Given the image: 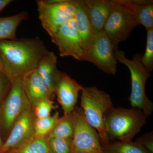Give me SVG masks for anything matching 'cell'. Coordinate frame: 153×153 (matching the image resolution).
<instances>
[{
	"instance_id": "obj_1",
	"label": "cell",
	"mask_w": 153,
	"mask_h": 153,
	"mask_svg": "<svg viewBox=\"0 0 153 153\" xmlns=\"http://www.w3.org/2000/svg\"><path fill=\"white\" fill-rule=\"evenodd\" d=\"M48 50L38 38L0 41L4 74L10 82L36 70Z\"/></svg>"
},
{
	"instance_id": "obj_2",
	"label": "cell",
	"mask_w": 153,
	"mask_h": 153,
	"mask_svg": "<svg viewBox=\"0 0 153 153\" xmlns=\"http://www.w3.org/2000/svg\"><path fill=\"white\" fill-rule=\"evenodd\" d=\"M146 116L138 108L112 107L104 117L105 131L109 140L132 141L146 123Z\"/></svg>"
},
{
	"instance_id": "obj_3",
	"label": "cell",
	"mask_w": 153,
	"mask_h": 153,
	"mask_svg": "<svg viewBox=\"0 0 153 153\" xmlns=\"http://www.w3.org/2000/svg\"><path fill=\"white\" fill-rule=\"evenodd\" d=\"M80 93V107L85 119L97 131L102 146L108 144L109 140L105 128L104 117L113 107L110 96L95 86H83Z\"/></svg>"
},
{
	"instance_id": "obj_4",
	"label": "cell",
	"mask_w": 153,
	"mask_h": 153,
	"mask_svg": "<svg viewBox=\"0 0 153 153\" xmlns=\"http://www.w3.org/2000/svg\"><path fill=\"white\" fill-rule=\"evenodd\" d=\"M115 55L117 60L125 65L129 70L131 79V92L128 98L131 107L142 111L146 117L152 114L153 103L146 94V84L151 72L148 71L140 61L141 56L135 55L132 60L126 57L124 52L116 50Z\"/></svg>"
},
{
	"instance_id": "obj_5",
	"label": "cell",
	"mask_w": 153,
	"mask_h": 153,
	"mask_svg": "<svg viewBox=\"0 0 153 153\" xmlns=\"http://www.w3.org/2000/svg\"><path fill=\"white\" fill-rule=\"evenodd\" d=\"M139 23L133 11L123 0H114V4L103 30L115 50L119 44L129 38Z\"/></svg>"
},
{
	"instance_id": "obj_6",
	"label": "cell",
	"mask_w": 153,
	"mask_h": 153,
	"mask_svg": "<svg viewBox=\"0 0 153 153\" xmlns=\"http://www.w3.org/2000/svg\"><path fill=\"white\" fill-rule=\"evenodd\" d=\"M37 4L38 18L50 37L74 18L75 8L71 0H41L37 1Z\"/></svg>"
},
{
	"instance_id": "obj_7",
	"label": "cell",
	"mask_w": 153,
	"mask_h": 153,
	"mask_svg": "<svg viewBox=\"0 0 153 153\" xmlns=\"http://www.w3.org/2000/svg\"><path fill=\"white\" fill-rule=\"evenodd\" d=\"M115 51L104 30H100L94 34L85 52V61L92 63L107 74L114 75L117 71Z\"/></svg>"
},
{
	"instance_id": "obj_8",
	"label": "cell",
	"mask_w": 153,
	"mask_h": 153,
	"mask_svg": "<svg viewBox=\"0 0 153 153\" xmlns=\"http://www.w3.org/2000/svg\"><path fill=\"white\" fill-rule=\"evenodd\" d=\"M72 117L74 132L71 153H104L98 133L87 122L80 107H75Z\"/></svg>"
},
{
	"instance_id": "obj_9",
	"label": "cell",
	"mask_w": 153,
	"mask_h": 153,
	"mask_svg": "<svg viewBox=\"0 0 153 153\" xmlns=\"http://www.w3.org/2000/svg\"><path fill=\"white\" fill-rule=\"evenodd\" d=\"M30 105L22 79L11 82L8 93L0 104V130L10 133L15 121Z\"/></svg>"
},
{
	"instance_id": "obj_10",
	"label": "cell",
	"mask_w": 153,
	"mask_h": 153,
	"mask_svg": "<svg viewBox=\"0 0 153 153\" xmlns=\"http://www.w3.org/2000/svg\"><path fill=\"white\" fill-rule=\"evenodd\" d=\"M50 37L58 48L60 57H71L79 61L85 60V50L74 18L63 24Z\"/></svg>"
},
{
	"instance_id": "obj_11",
	"label": "cell",
	"mask_w": 153,
	"mask_h": 153,
	"mask_svg": "<svg viewBox=\"0 0 153 153\" xmlns=\"http://www.w3.org/2000/svg\"><path fill=\"white\" fill-rule=\"evenodd\" d=\"M35 118L33 108L30 105L15 121L0 153L16 152L32 140L35 137Z\"/></svg>"
},
{
	"instance_id": "obj_12",
	"label": "cell",
	"mask_w": 153,
	"mask_h": 153,
	"mask_svg": "<svg viewBox=\"0 0 153 153\" xmlns=\"http://www.w3.org/2000/svg\"><path fill=\"white\" fill-rule=\"evenodd\" d=\"M82 87L68 74L62 72L55 94L64 114H69L73 112Z\"/></svg>"
},
{
	"instance_id": "obj_13",
	"label": "cell",
	"mask_w": 153,
	"mask_h": 153,
	"mask_svg": "<svg viewBox=\"0 0 153 153\" xmlns=\"http://www.w3.org/2000/svg\"><path fill=\"white\" fill-rule=\"evenodd\" d=\"M22 81L23 89L32 107L44 100H52L55 95L45 85L36 69L25 75Z\"/></svg>"
},
{
	"instance_id": "obj_14",
	"label": "cell",
	"mask_w": 153,
	"mask_h": 153,
	"mask_svg": "<svg viewBox=\"0 0 153 153\" xmlns=\"http://www.w3.org/2000/svg\"><path fill=\"white\" fill-rule=\"evenodd\" d=\"M57 60L55 53L48 51L41 59L36 69L45 85L55 95L62 73L57 68Z\"/></svg>"
},
{
	"instance_id": "obj_15",
	"label": "cell",
	"mask_w": 153,
	"mask_h": 153,
	"mask_svg": "<svg viewBox=\"0 0 153 153\" xmlns=\"http://www.w3.org/2000/svg\"><path fill=\"white\" fill-rule=\"evenodd\" d=\"M71 1L75 7V25L85 53L94 34L90 16L84 0H71Z\"/></svg>"
},
{
	"instance_id": "obj_16",
	"label": "cell",
	"mask_w": 153,
	"mask_h": 153,
	"mask_svg": "<svg viewBox=\"0 0 153 153\" xmlns=\"http://www.w3.org/2000/svg\"><path fill=\"white\" fill-rule=\"evenodd\" d=\"M94 33L103 30L111 12L114 0H84Z\"/></svg>"
},
{
	"instance_id": "obj_17",
	"label": "cell",
	"mask_w": 153,
	"mask_h": 153,
	"mask_svg": "<svg viewBox=\"0 0 153 153\" xmlns=\"http://www.w3.org/2000/svg\"><path fill=\"white\" fill-rule=\"evenodd\" d=\"M132 10L139 24L146 30L153 28V1L149 0H123Z\"/></svg>"
},
{
	"instance_id": "obj_18",
	"label": "cell",
	"mask_w": 153,
	"mask_h": 153,
	"mask_svg": "<svg viewBox=\"0 0 153 153\" xmlns=\"http://www.w3.org/2000/svg\"><path fill=\"white\" fill-rule=\"evenodd\" d=\"M28 18L29 14L25 11L10 16L0 17V41L16 40L17 28Z\"/></svg>"
},
{
	"instance_id": "obj_19",
	"label": "cell",
	"mask_w": 153,
	"mask_h": 153,
	"mask_svg": "<svg viewBox=\"0 0 153 153\" xmlns=\"http://www.w3.org/2000/svg\"><path fill=\"white\" fill-rule=\"evenodd\" d=\"M74 132L72 112L59 118L55 126L46 136L48 137L72 138Z\"/></svg>"
},
{
	"instance_id": "obj_20",
	"label": "cell",
	"mask_w": 153,
	"mask_h": 153,
	"mask_svg": "<svg viewBox=\"0 0 153 153\" xmlns=\"http://www.w3.org/2000/svg\"><path fill=\"white\" fill-rule=\"evenodd\" d=\"M102 146L104 153H149L132 140L109 142Z\"/></svg>"
},
{
	"instance_id": "obj_21",
	"label": "cell",
	"mask_w": 153,
	"mask_h": 153,
	"mask_svg": "<svg viewBox=\"0 0 153 153\" xmlns=\"http://www.w3.org/2000/svg\"><path fill=\"white\" fill-rule=\"evenodd\" d=\"M59 114L56 112L52 116L44 118H35L34 122L35 137H45L52 131L59 120Z\"/></svg>"
},
{
	"instance_id": "obj_22",
	"label": "cell",
	"mask_w": 153,
	"mask_h": 153,
	"mask_svg": "<svg viewBox=\"0 0 153 153\" xmlns=\"http://www.w3.org/2000/svg\"><path fill=\"white\" fill-rule=\"evenodd\" d=\"M14 153H51L45 137H34Z\"/></svg>"
},
{
	"instance_id": "obj_23",
	"label": "cell",
	"mask_w": 153,
	"mask_h": 153,
	"mask_svg": "<svg viewBox=\"0 0 153 153\" xmlns=\"http://www.w3.org/2000/svg\"><path fill=\"white\" fill-rule=\"evenodd\" d=\"M51 153H71V138L46 137Z\"/></svg>"
},
{
	"instance_id": "obj_24",
	"label": "cell",
	"mask_w": 153,
	"mask_h": 153,
	"mask_svg": "<svg viewBox=\"0 0 153 153\" xmlns=\"http://www.w3.org/2000/svg\"><path fill=\"white\" fill-rule=\"evenodd\" d=\"M146 45L144 54L141 56L140 61L149 72L153 70V28L147 30Z\"/></svg>"
},
{
	"instance_id": "obj_25",
	"label": "cell",
	"mask_w": 153,
	"mask_h": 153,
	"mask_svg": "<svg viewBox=\"0 0 153 153\" xmlns=\"http://www.w3.org/2000/svg\"><path fill=\"white\" fill-rule=\"evenodd\" d=\"M32 108L36 118L41 119L50 116L51 111L55 108V106L53 100L48 99L39 102Z\"/></svg>"
},
{
	"instance_id": "obj_26",
	"label": "cell",
	"mask_w": 153,
	"mask_h": 153,
	"mask_svg": "<svg viewBox=\"0 0 153 153\" xmlns=\"http://www.w3.org/2000/svg\"><path fill=\"white\" fill-rule=\"evenodd\" d=\"M136 143L149 153H153V132L147 133L137 139Z\"/></svg>"
},
{
	"instance_id": "obj_27",
	"label": "cell",
	"mask_w": 153,
	"mask_h": 153,
	"mask_svg": "<svg viewBox=\"0 0 153 153\" xmlns=\"http://www.w3.org/2000/svg\"><path fill=\"white\" fill-rule=\"evenodd\" d=\"M11 82L3 72H0V104L8 93Z\"/></svg>"
},
{
	"instance_id": "obj_28",
	"label": "cell",
	"mask_w": 153,
	"mask_h": 153,
	"mask_svg": "<svg viewBox=\"0 0 153 153\" xmlns=\"http://www.w3.org/2000/svg\"><path fill=\"white\" fill-rule=\"evenodd\" d=\"M12 1H13L11 0H0V12L4 10Z\"/></svg>"
},
{
	"instance_id": "obj_29",
	"label": "cell",
	"mask_w": 153,
	"mask_h": 153,
	"mask_svg": "<svg viewBox=\"0 0 153 153\" xmlns=\"http://www.w3.org/2000/svg\"><path fill=\"white\" fill-rule=\"evenodd\" d=\"M3 70H4V66H3L1 58L0 56V72H3Z\"/></svg>"
},
{
	"instance_id": "obj_30",
	"label": "cell",
	"mask_w": 153,
	"mask_h": 153,
	"mask_svg": "<svg viewBox=\"0 0 153 153\" xmlns=\"http://www.w3.org/2000/svg\"><path fill=\"white\" fill-rule=\"evenodd\" d=\"M3 143H4L3 142L1 138V135H0V150L2 147Z\"/></svg>"
}]
</instances>
